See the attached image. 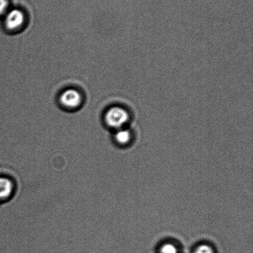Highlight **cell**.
<instances>
[{"label":"cell","instance_id":"1","mask_svg":"<svg viewBox=\"0 0 253 253\" xmlns=\"http://www.w3.org/2000/svg\"><path fill=\"white\" fill-rule=\"evenodd\" d=\"M128 120V113L120 106H114L109 109L105 115L106 123L110 127L121 129Z\"/></svg>","mask_w":253,"mask_h":253},{"label":"cell","instance_id":"2","mask_svg":"<svg viewBox=\"0 0 253 253\" xmlns=\"http://www.w3.org/2000/svg\"><path fill=\"white\" fill-rule=\"evenodd\" d=\"M60 101L62 105L66 108H75L81 105L82 97L78 91L74 89H69L62 93Z\"/></svg>","mask_w":253,"mask_h":253},{"label":"cell","instance_id":"3","mask_svg":"<svg viewBox=\"0 0 253 253\" xmlns=\"http://www.w3.org/2000/svg\"><path fill=\"white\" fill-rule=\"evenodd\" d=\"M25 15L21 10L15 9L11 10L6 15L4 24L9 30H16L24 24Z\"/></svg>","mask_w":253,"mask_h":253},{"label":"cell","instance_id":"4","mask_svg":"<svg viewBox=\"0 0 253 253\" xmlns=\"http://www.w3.org/2000/svg\"><path fill=\"white\" fill-rule=\"evenodd\" d=\"M14 184L8 178L0 177V202L8 199L13 193Z\"/></svg>","mask_w":253,"mask_h":253},{"label":"cell","instance_id":"5","mask_svg":"<svg viewBox=\"0 0 253 253\" xmlns=\"http://www.w3.org/2000/svg\"><path fill=\"white\" fill-rule=\"evenodd\" d=\"M115 140L116 142L121 145H125L130 142L131 140V134L130 131L125 130V129H120L115 135Z\"/></svg>","mask_w":253,"mask_h":253},{"label":"cell","instance_id":"6","mask_svg":"<svg viewBox=\"0 0 253 253\" xmlns=\"http://www.w3.org/2000/svg\"><path fill=\"white\" fill-rule=\"evenodd\" d=\"M160 253H178V250L172 244H166L161 247Z\"/></svg>","mask_w":253,"mask_h":253},{"label":"cell","instance_id":"7","mask_svg":"<svg viewBox=\"0 0 253 253\" xmlns=\"http://www.w3.org/2000/svg\"><path fill=\"white\" fill-rule=\"evenodd\" d=\"M193 253H215V252L210 245L202 244L196 248Z\"/></svg>","mask_w":253,"mask_h":253},{"label":"cell","instance_id":"8","mask_svg":"<svg viewBox=\"0 0 253 253\" xmlns=\"http://www.w3.org/2000/svg\"><path fill=\"white\" fill-rule=\"evenodd\" d=\"M8 7V1L7 0H0V16L6 12Z\"/></svg>","mask_w":253,"mask_h":253}]
</instances>
